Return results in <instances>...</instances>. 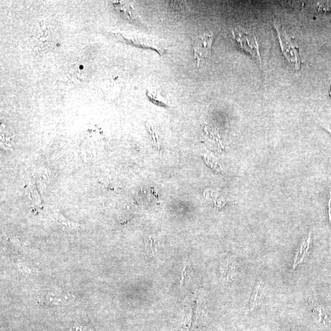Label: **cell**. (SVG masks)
Here are the masks:
<instances>
[{"label": "cell", "instance_id": "cell-8", "mask_svg": "<svg viewBox=\"0 0 331 331\" xmlns=\"http://www.w3.org/2000/svg\"><path fill=\"white\" fill-rule=\"evenodd\" d=\"M322 126L331 134V124H322Z\"/></svg>", "mask_w": 331, "mask_h": 331}, {"label": "cell", "instance_id": "cell-1", "mask_svg": "<svg viewBox=\"0 0 331 331\" xmlns=\"http://www.w3.org/2000/svg\"><path fill=\"white\" fill-rule=\"evenodd\" d=\"M231 38L234 45L262 63L259 43L253 30L244 27L234 28L231 31Z\"/></svg>", "mask_w": 331, "mask_h": 331}, {"label": "cell", "instance_id": "cell-9", "mask_svg": "<svg viewBox=\"0 0 331 331\" xmlns=\"http://www.w3.org/2000/svg\"><path fill=\"white\" fill-rule=\"evenodd\" d=\"M330 97L331 98V88H330Z\"/></svg>", "mask_w": 331, "mask_h": 331}, {"label": "cell", "instance_id": "cell-3", "mask_svg": "<svg viewBox=\"0 0 331 331\" xmlns=\"http://www.w3.org/2000/svg\"><path fill=\"white\" fill-rule=\"evenodd\" d=\"M214 38L215 35L212 31H207L199 35L196 38L193 52L197 66L200 65L203 61L209 57Z\"/></svg>", "mask_w": 331, "mask_h": 331}, {"label": "cell", "instance_id": "cell-2", "mask_svg": "<svg viewBox=\"0 0 331 331\" xmlns=\"http://www.w3.org/2000/svg\"><path fill=\"white\" fill-rule=\"evenodd\" d=\"M278 38H279L281 49L284 56L289 61L295 70H299L301 67V60L297 47L295 46L293 41L286 33L285 28L280 23L275 22Z\"/></svg>", "mask_w": 331, "mask_h": 331}, {"label": "cell", "instance_id": "cell-7", "mask_svg": "<svg viewBox=\"0 0 331 331\" xmlns=\"http://www.w3.org/2000/svg\"><path fill=\"white\" fill-rule=\"evenodd\" d=\"M328 215H329V222L331 224V189L330 190L329 200L328 202Z\"/></svg>", "mask_w": 331, "mask_h": 331}, {"label": "cell", "instance_id": "cell-4", "mask_svg": "<svg viewBox=\"0 0 331 331\" xmlns=\"http://www.w3.org/2000/svg\"><path fill=\"white\" fill-rule=\"evenodd\" d=\"M310 242H311V234L304 237L300 244L299 245L297 252H296L293 264H292V269L297 268L304 262V259L309 253Z\"/></svg>", "mask_w": 331, "mask_h": 331}, {"label": "cell", "instance_id": "cell-5", "mask_svg": "<svg viewBox=\"0 0 331 331\" xmlns=\"http://www.w3.org/2000/svg\"><path fill=\"white\" fill-rule=\"evenodd\" d=\"M312 317L315 323L321 326H327L330 323L329 315L326 310L320 306L313 307Z\"/></svg>", "mask_w": 331, "mask_h": 331}, {"label": "cell", "instance_id": "cell-6", "mask_svg": "<svg viewBox=\"0 0 331 331\" xmlns=\"http://www.w3.org/2000/svg\"><path fill=\"white\" fill-rule=\"evenodd\" d=\"M264 284L262 282H258L253 288L252 294H251L250 303H249V309L253 310L259 305L262 300Z\"/></svg>", "mask_w": 331, "mask_h": 331}]
</instances>
